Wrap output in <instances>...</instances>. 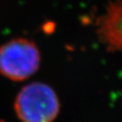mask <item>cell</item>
<instances>
[{
    "label": "cell",
    "mask_w": 122,
    "mask_h": 122,
    "mask_svg": "<svg viewBox=\"0 0 122 122\" xmlns=\"http://www.w3.org/2000/svg\"><path fill=\"white\" fill-rule=\"evenodd\" d=\"M59 101L51 86L32 82L20 91L15 110L22 122H53L59 112Z\"/></svg>",
    "instance_id": "obj_1"
},
{
    "label": "cell",
    "mask_w": 122,
    "mask_h": 122,
    "mask_svg": "<svg viewBox=\"0 0 122 122\" xmlns=\"http://www.w3.org/2000/svg\"><path fill=\"white\" fill-rule=\"evenodd\" d=\"M40 52L32 41L15 38L0 46V73L11 81H24L37 71Z\"/></svg>",
    "instance_id": "obj_2"
},
{
    "label": "cell",
    "mask_w": 122,
    "mask_h": 122,
    "mask_svg": "<svg viewBox=\"0 0 122 122\" xmlns=\"http://www.w3.org/2000/svg\"><path fill=\"white\" fill-rule=\"evenodd\" d=\"M99 40L110 52H122V0L109 1L97 22Z\"/></svg>",
    "instance_id": "obj_3"
}]
</instances>
